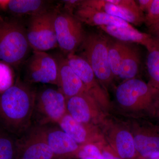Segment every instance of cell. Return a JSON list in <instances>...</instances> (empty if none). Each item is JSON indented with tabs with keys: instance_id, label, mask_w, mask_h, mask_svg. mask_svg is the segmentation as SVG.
Listing matches in <instances>:
<instances>
[{
	"instance_id": "7c38bea8",
	"label": "cell",
	"mask_w": 159,
	"mask_h": 159,
	"mask_svg": "<svg viewBox=\"0 0 159 159\" xmlns=\"http://www.w3.org/2000/svg\"><path fill=\"white\" fill-rule=\"evenodd\" d=\"M80 5L104 11L135 25H140L145 22V15L141 10H134L115 5L108 0H84L81 1Z\"/></svg>"
},
{
	"instance_id": "9c48e42d",
	"label": "cell",
	"mask_w": 159,
	"mask_h": 159,
	"mask_svg": "<svg viewBox=\"0 0 159 159\" xmlns=\"http://www.w3.org/2000/svg\"><path fill=\"white\" fill-rule=\"evenodd\" d=\"M45 142L57 157L76 155L79 145L62 129L53 128H37L32 133Z\"/></svg>"
},
{
	"instance_id": "30bf717a",
	"label": "cell",
	"mask_w": 159,
	"mask_h": 159,
	"mask_svg": "<svg viewBox=\"0 0 159 159\" xmlns=\"http://www.w3.org/2000/svg\"><path fill=\"white\" fill-rule=\"evenodd\" d=\"M66 58L69 66L83 83L87 93L94 99H105L104 94L88 62L81 56L75 54H69Z\"/></svg>"
},
{
	"instance_id": "44dd1931",
	"label": "cell",
	"mask_w": 159,
	"mask_h": 159,
	"mask_svg": "<svg viewBox=\"0 0 159 159\" xmlns=\"http://www.w3.org/2000/svg\"><path fill=\"white\" fill-rule=\"evenodd\" d=\"M129 43L121 41L109 40L108 57L109 64L114 77H119L123 57L127 50Z\"/></svg>"
},
{
	"instance_id": "ba28073f",
	"label": "cell",
	"mask_w": 159,
	"mask_h": 159,
	"mask_svg": "<svg viewBox=\"0 0 159 159\" xmlns=\"http://www.w3.org/2000/svg\"><path fill=\"white\" fill-rule=\"evenodd\" d=\"M35 107L44 123H58L67 113L66 98L59 89L46 88L36 94Z\"/></svg>"
},
{
	"instance_id": "f1b7e54d",
	"label": "cell",
	"mask_w": 159,
	"mask_h": 159,
	"mask_svg": "<svg viewBox=\"0 0 159 159\" xmlns=\"http://www.w3.org/2000/svg\"><path fill=\"white\" fill-rule=\"evenodd\" d=\"M153 0H139L136 1L137 5L139 9L145 13L148 11L151 6Z\"/></svg>"
},
{
	"instance_id": "836d02e7",
	"label": "cell",
	"mask_w": 159,
	"mask_h": 159,
	"mask_svg": "<svg viewBox=\"0 0 159 159\" xmlns=\"http://www.w3.org/2000/svg\"><path fill=\"white\" fill-rule=\"evenodd\" d=\"M141 159H159V155L157 156L156 157H153L146 158H142Z\"/></svg>"
},
{
	"instance_id": "2e32d148",
	"label": "cell",
	"mask_w": 159,
	"mask_h": 159,
	"mask_svg": "<svg viewBox=\"0 0 159 159\" xmlns=\"http://www.w3.org/2000/svg\"><path fill=\"white\" fill-rule=\"evenodd\" d=\"M25 144L22 148H18L17 155L19 154L20 159H54L57 158L45 142L32 134Z\"/></svg>"
},
{
	"instance_id": "ffe728a7",
	"label": "cell",
	"mask_w": 159,
	"mask_h": 159,
	"mask_svg": "<svg viewBox=\"0 0 159 159\" xmlns=\"http://www.w3.org/2000/svg\"><path fill=\"white\" fill-rule=\"evenodd\" d=\"M141 55L138 48L129 43L121 65L119 78L125 80L135 78L139 73Z\"/></svg>"
},
{
	"instance_id": "d6a6232c",
	"label": "cell",
	"mask_w": 159,
	"mask_h": 159,
	"mask_svg": "<svg viewBox=\"0 0 159 159\" xmlns=\"http://www.w3.org/2000/svg\"><path fill=\"white\" fill-rule=\"evenodd\" d=\"M157 108L158 116L159 117V98L157 101Z\"/></svg>"
},
{
	"instance_id": "f546056e",
	"label": "cell",
	"mask_w": 159,
	"mask_h": 159,
	"mask_svg": "<svg viewBox=\"0 0 159 159\" xmlns=\"http://www.w3.org/2000/svg\"><path fill=\"white\" fill-rule=\"evenodd\" d=\"M148 28L150 34L157 38L159 39V22Z\"/></svg>"
},
{
	"instance_id": "d4e9b609",
	"label": "cell",
	"mask_w": 159,
	"mask_h": 159,
	"mask_svg": "<svg viewBox=\"0 0 159 159\" xmlns=\"http://www.w3.org/2000/svg\"><path fill=\"white\" fill-rule=\"evenodd\" d=\"M14 83L11 67L0 61V94L11 87Z\"/></svg>"
},
{
	"instance_id": "4316f807",
	"label": "cell",
	"mask_w": 159,
	"mask_h": 159,
	"mask_svg": "<svg viewBox=\"0 0 159 159\" xmlns=\"http://www.w3.org/2000/svg\"><path fill=\"white\" fill-rule=\"evenodd\" d=\"M159 22V0H153L149 10L145 15V22L149 27Z\"/></svg>"
},
{
	"instance_id": "1f68e13d",
	"label": "cell",
	"mask_w": 159,
	"mask_h": 159,
	"mask_svg": "<svg viewBox=\"0 0 159 159\" xmlns=\"http://www.w3.org/2000/svg\"><path fill=\"white\" fill-rule=\"evenodd\" d=\"M4 3H5V0H4V1L0 0V9H2L3 10Z\"/></svg>"
},
{
	"instance_id": "83f0119b",
	"label": "cell",
	"mask_w": 159,
	"mask_h": 159,
	"mask_svg": "<svg viewBox=\"0 0 159 159\" xmlns=\"http://www.w3.org/2000/svg\"><path fill=\"white\" fill-rule=\"evenodd\" d=\"M81 1L79 0H67L63 1L65 3V7L67 10L66 12L74 16V11L80 6Z\"/></svg>"
},
{
	"instance_id": "7a4b0ae2",
	"label": "cell",
	"mask_w": 159,
	"mask_h": 159,
	"mask_svg": "<svg viewBox=\"0 0 159 159\" xmlns=\"http://www.w3.org/2000/svg\"><path fill=\"white\" fill-rule=\"evenodd\" d=\"M30 48L22 25L16 20L0 16V61L17 67L25 59Z\"/></svg>"
},
{
	"instance_id": "e0dca14e",
	"label": "cell",
	"mask_w": 159,
	"mask_h": 159,
	"mask_svg": "<svg viewBox=\"0 0 159 159\" xmlns=\"http://www.w3.org/2000/svg\"><path fill=\"white\" fill-rule=\"evenodd\" d=\"M135 148L141 158H146L159 155V134L152 131H146L134 137Z\"/></svg>"
},
{
	"instance_id": "ac0fdd59",
	"label": "cell",
	"mask_w": 159,
	"mask_h": 159,
	"mask_svg": "<svg viewBox=\"0 0 159 159\" xmlns=\"http://www.w3.org/2000/svg\"><path fill=\"white\" fill-rule=\"evenodd\" d=\"M60 128L78 145L87 144L89 139L87 124L80 123L66 113L58 123Z\"/></svg>"
},
{
	"instance_id": "3957f363",
	"label": "cell",
	"mask_w": 159,
	"mask_h": 159,
	"mask_svg": "<svg viewBox=\"0 0 159 159\" xmlns=\"http://www.w3.org/2000/svg\"><path fill=\"white\" fill-rule=\"evenodd\" d=\"M109 40L97 33L86 34L80 47V55L88 62L97 79L106 85L114 77L109 64Z\"/></svg>"
},
{
	"instance_id": "603a6c76",
	"label": "cell",
	"mask_w": 159,
	"mask_h": 159,
	"mask_svg": "<svg viewBox=\"0 0 159 159\" xmlns=\"http://www.w3.org/2000/svg\"><path fill=\"white\" fill-rule=\"evenodd\" d=\"M147 70L150 82L149 84L159 91V49L148 51L146 61Z\"/></svg>"
},
{
	"instance_id": "8992f818",
	"label": "cell",
	"mask_w": 159,
	"mask_h": 159,
	"mask_svg": "<svg viewBox=\"0 0 159 159\" xmlns=\"http://www.w3.org/2000/svg\"><path fill=\"white\" fill-rule=\"evenodd\" d=\"M54 28L58 47L66 56L75 54L82 44L86 34L82 23L74 16L57 12Z\"/></svg>"
},
{
	"instance_id": "5b68a950",
	"label": "cell",
	"mask_w": 159,
	"mask_h": 159,
	"mask_svg": "<svg viewBox=\"0 0 159 159\" xmlns=\"http://www.w3.org/2000/svg\"><path fill=\"white\" fill-rule=\"evenodd\" d=\"M159 95V90L135 78L124 81L116 92L119 104L127 108H150L157 102Z\"/></svg>"
},
{
	"instance_id": "e575fe53",
	"label": "cell",
	"mask_w": 159,
	"mask_h": 159,
	"mask_svg": "<svg viewBox=\"0 0 159 159\" xmlns=\"http://www.w3.org/2000/svg\"><path fill=\"white\" fill-rule=\"evenodd\" d=\"M86 159H96L94 158H89Z\"/></svg>"
},
{
	"instance_id": "7402d4cb",
	"label": "cell",
	"mask_w": 159,
	"mask_h": 159,
	"mask_svg": "<svg viewBox=\"0 0 159 159\" xmlns=\"http://www.w3.org/2000/svg\"><path fill=\"white\" fill-rule=\"evenodd\" d=\"M116 144L118 155L121 158L131 159L135 156L134 137L128 131L121 130L117 133Z\"/></svg>"
},
{
	"instance_id": "4fadbf2b",
	"label": "cell",
	"mask_w": 159,
	"mask_h": 159,
	"mask_svg": "<svg viewBox=\"0 0 159 159\" xmlns=\"http://www.w3.org/2000/svg\"><path fill=\"white\" fill-rule=\"evenodd\" d=\"M99 28L118 40L142 45L145 46L148 51L154 49H159V39L150 34L138 31L134 27L124 28L116 26H100Z\"/></svg>"
},
{
	"instance_id": "6da1fadb",
	"label": "cell",
	"mask_w": 159,
	"mask_h": 159,
	"mask_svg": "<svg viewBox=\"0 0 159 159\" xmlns=\"http://www.w3.org/2000/svg\"><path fill=\"white\" fill-rule=\"evenodd\" d=\"M36 95L27 84L18 78L0 94V126L9 133L19 134L31 124Z\"/></svg>"
},
{
	"instance_id": "d6986e66",
	"label": "cell",
	"mask_w": 159,
	"mask_h": 159,
	"mask_svg": "<svg viewBox=\"0 0 159 159\" xmlns=\"http://www.w3.org/2000/svg\"><path fill=\"white\" fill-rule=\"evenodd\" d=\"M4 10L14 14L31 16L48 10L45 1L41 0H6Z\"/></svg>"
},
{
	"instance_id": "4dcf8cb0",
	"label": "cell",
	"mask_w": 159,
	"mask_h": 159,
	"mask_svg": "<svg viewBox=\"0 0 159 159\" xmlns=\"http://www.w3.org/2000/svg\"><path fill=\"white\" fill-rule=\"evenodd\" d=\"M102 154L103 159H122L109 151L103 150L102 152Z\"/></svg>"
},
{
	"instance_id": "5bb4252c",
	"label": "cell",
	"mask_w": 159,
	"mask_h": 159,
	"mask_svg": "<svg viewBox=\"0 0 159 159\" xmlns=\"http://www.w3.org/2000/svg\"><path fill=\"white\" fill-rule=\"evenodd\" d=\"M74 16L81 23L92 26L133 27L124 20L87 6L80 5L74 11Z\"/></svg>"
},
{
	"instance_id": "9a60e30c",
	"label": "cell",
	"mask_w": 159,
	"mask_h": 159,
	"mask_svg": "<svg viewBox=\"0 0 159 159\" xmlns=\"http://www.w3.org/2000/svg\"><path fill=\"white\" fill-rule=\"evenodd\" d=\"M94 98L84 93L66 99L67 113L77 121L88 124L93 115Z\"/></svg>"
},
{
	"instance_id": "cb8c5ba5",
	"label": "cell",
	"mask_w": 159,
	"mask_h": 159,
	"mask_svg": "<svg viewBox=\"0 0 159 159\" xmlns=\"http://www.w3.org/2000/svg\"><path fill=\"white\" fill-rule=\"evenodd\" d=\"M3 129H0V159H15L18 144Z\"/></svg>"
},
{
	"instance_id": "52a82bcc",
	"label": "cell",
	"mask_w": 159,
	"mask_h": 159,
	"mask_svg": "<svg viewBox=\"0 0 159 159\" xmlns=\"http://www.w3.org/2000/svg\"><path fill=\"white\" fill-rule=\"evenodd\" d=\"M26 77L30 82L58 85V64L55 57L44 51H33L27 60Z\"/></svg>"
},
{
	"instance_id": "484cf974",
	"label": "cell",
	"mask_w": 159,
	"mask_h": 159,
	"mask_svg": "<svg viewBox=\"0 0 159 159\" xmlns=\"http://www.w3.org/2000/svg\"><path fill=\"white\" fill-rule=\"evenodd\" d=\"M80 159L92 158L96 159H103L102 152L99 148L93 144H88L80 146L76 155Z\"/></svg>"
},
{
	"instance_id": "8fae6325",
	"label": "cell",
	"mask_w": 159,
	"mask_h": 159,
	"mask_svg": "<svg viewBox=\"0 0 159 159\" xmlns=\"http://www.w3.org/2000/svg\"><path fill=\"white\" fill-rule=\"evenodd\" d=\"M55 58L58 64V87L66 99L88 93L83 83L69 66L66 57L58 55Z\"/></svg>"
},
{
	"instance_id": "277c9868",
	"label": "cell",
	"mask_w": 159,
	"mask_h": 159,
	"mask_svg": "<svg viewBox=\"0 0 159 159\" xmlns=\"http://www.w3.org/2000/svg\"><path fill=\"white\" fill-rule=\"evenodd\" d=\"M56 13L48 10L30 18L26 32L29 45L34 51L46 52L58 47L54 28Z\"/></svg>"
}]
</instances>
